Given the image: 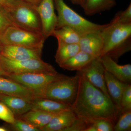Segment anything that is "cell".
<instances>
[{
    "mask_svg": "<svg viewBox=\"0 0 131 131\" xmlns=\"http://www.w3.org/2000/svg\"><path fill=\"white\" fill-rule=\"evenodd\" d=\"M79 76L76 97L71 107L77 116L87 120H107L115 125L121 112L110 98L91 84L85 76Z\"/></svg>",
    "mask_w": 131,
    "mask_h": 131,
    "instance_id": "1",
    "label": "cell"
},
{
    "mask_svg": "<svg viewBox=\"0 0 131 131\" xmlns=\"http://www.w3.org/2000/svg\"><path fill=\"white\" fill-rule=\"evenodd\" d=\"M58 13L56 28L68 26L73 28L82 36L91 32H101L108 24L100 25L84 18L70 7L64 0H54Z\"/></svg>",
    "mask_w": 131,
    "mask_h": 131,
    "instance_id": "2",
    "label": "cell"
},
{
    "mask_svg": "<svg viewBox=\"0 0 131 131\" xmlns=\"http://www.w3.org/2000/svg\"><path fill=\"white\" fill-rule=\"evenodd\" d=\"M79 76H65L51 82L35 93V97L46 98L72 106L77 94Z\"/></svg>",
    "mask_w": 131,
    "mask_h": 131,
    "instance_id": "3",
    "label": "cell"
},
{
    "mask_svg": "<svg viewBox=\"0 0 131 131\" xmlns=\"http://www.w3.org/2000/svg\"><path fill=\"white\" fill-rule=\"evenodd\" d=\"M5 10L14 26L42 33V24L36 6L21 0H16Z\"/></svg>",
    "mask_w": 131,
    "mask_h": 131,
    "instance_id": "4",
    "label": "cell"
},
{
    "mask_svg": "<svg viewBox=\"0 0 131 131\" xmlns=\"http://www.w3.org/2000/svg\"><path fill=\"white\" fill-rule=\"evenodd\" d=\"M0 69L8 76L28 73H58L53 66L42 59L14 61L2 55L0 56Z\"/></svg>",
    "mask_w": 131,
    "mask_h": 131,
    "instance_id": "5",
    "label": "cell"
},
{
    "mask_svg": "<svg viewBox=\"0 0 131 131\" xmlns=\"http://www.w3.org/2000/svg\"><path fill=\"white\" fill-rule=\"evenodd\" d=\"M45 40L42 33L30 31L13 26L6 29L0 36L1 45L19 46L33 49H42Z\"/></svg>",
    "mask_w": 131,
    "mask_h": 131,
    "instance_id": "6",
    "label": "cell"
},
{
    "mask_svg": "<svg viewBox=\"0 0 131 131\" xmlns=\"http://www.w3.org/2000/svg\"><path fill=\"white\" fill-rule=\"evenodd\" d=\"M101 34L104 42L101 57L131 40V23L119 24L112 19Z\"/></svg>",
    "mask_w": 131,
    "mask_h": 131,
    "instance_id": "7",
    "label": "cell"
},
{
    "mask_svg": "<svg viewBox=\"0 0 131 131\" xmlns=\"http://www.w3.org/2000/svg\"><path fill=\"white\" fill-rule=\"evenodd\" d=\"M65 76L58 73H28L9 75L6 78L26 87L35 94V92L51 82L63 78Z\"/></svg>",
    "mask_w": 131,
    "mask_h": 131,
    "instance_id": "8",
    "label": "cell"
},
{
    "mask_svg": "<svg viewBox=\"0 0 131 131\" xmlns=\"http://www.w3.org/2000/svg\"><path fill=\"white\" fill-rule=\"evenodd\" d=\"M105 71L99 58H95L77 71L84 75L91 84L100 90L108 98H111L106 86Z\"/></svg>",
    "mask_w": 131,
    "mask_h": 131,
    "instance_id": "9",
    "label": "cell"
},
{
    "mask_svg": "<svg viewBox=\"0 0 131 131\" xmlns=\"http://www.w3.org/2000/svg\"><path fill=\"white\" fill-rule=\"evenodd\" d=\"M37 9L42 26V33L45 39L52 36L56 28L57 15L54 0H42Z\"/></svg>",
    "mask_w": 131,
    "mask_h": 131,
    "instance_id": "10",
    "label": "cell"
},
{
    "mask_svg": "<svg viewBox=\"0 0 131 131\" xmlns=\"http://www.w3.org/2000/svg\"><path fill=\"white\" fill-rule=\"evenodd\" d=\"M42 49H33L27 47L1 44V55L14 61L41 59Z\"/></svg>",
    "mask_w": 131,
    "mask_h": 131,
    "instance_id": "11",
    "label": "cell"
},
{
    "mask_svg": "<svg viewBox=\"0 0 131 131\" xmlns=\"http://www.w3.org/2000/svg\"><path fill=\"white\" fill-rule=\"evenodd\" d=\"M80 50L95 58L101 57L104 42L101 32H91L83 35L79 43Z\"/></svg>",
    "mask_w": 131,
    "mask_h": 131,
    "instance_id": "12",
    "label": "cell"
},
{
    "mask_svg": "<svg viewBox=\"0 0 131 131\" xmlns=\"http://www.w3.org/2000/svg\"><path fill=\"white\" fill-rule=\"evenodd\" d=\"M99 58L105 70L113 75L122 82L129 84L130 83L131 64L119 65L107 55H103Z\"/></svg>",
    "mask_w": 131,
    "mask_h": 131,
    "instance_id": "13",
    "label": "cell"
},
{
    "mask_svg": "<svg viewBox=\"0 0 131 131\" xmlns=\"http://www.w3.org/2000/svg\"><path fill=\"white\" fill-rule=\"evenodd\" d=\"M0 94L19 96L32 101L35 94L18 83L3 77H0Z\"/></svg>",
    "mask_w": 131,
    "mask_h": 131,
    "instance_id": "14",
    "label": "cell"
},
{
    "mask_svg": "<svg viewBox=\"0 0 131 131\" xmlns=\"http://www.w3.org/2000/svg\"><path fill=\"white\" fill-rule=\"evenodd\" d=\"M77 118L72 108L64 110L55 115L49 124L42 128L40 131H65Z\"/></svg>",
    "mask_w": 131,
    "mask_h": 131,
    "instance_id": "15",
    "label": "cell"
},
{
    "mask_svg": "<svg viewBox=\"0 0 131 131\" xmlns=\"http://www.w3.org/2000/svg\"><path fill=\"white\" fill-rule=\"evenodd\" d=\"M0 101L5 104L15 118L32 110V101L19 96L0 94Z\"/></svg>",
    "mask_w": 131,
    "mask_h": 131,
    "instance_id": "16",
    "label": "cell"
},
{
    "mask_svg": "<svg viewBox=\"0 0 131 131\" xmlns=\"http://www.w3.org/2000/svg\"><path fill=\"white\" fill-rule=\"evenodd\" d=\"M105 77L106 86L110 98L116 107L121 112V102L125 83L105 70Z\"/></svg>",
    "mask_w": 131,
    "mask_h": 131,
    "instance_id": "17",
    "label": "cell"
},
{
    "mask_svg": "<svg viewBox=\"0 0 131 131\" xmlns=\"http://www.w3.org/2000/svg\"><path fill=\"white\" fill-rule=\"evenodd\" d=\"M57 114L42 110H31L16 118L25 121L40 130L47 125Z\"/></svg>",
    "mask_w": 131,
    "mask_h": 131,
    "instance_id": "18",
    "label": "cell"
},
{
    "mask_svg": "<svg viewBox=\"0 0 131 131\" xmlns=\"http://www.w3.org/2000/svg\"><path fill=\"white\" fill-rule=\"evenodd\" d=\"M32 110H42L55 114L72 108L71 106L68 104L46 98L36 97L32 101Z\"/></svg>",
    "mask_w": 131,
    "mask_h": 131,
    "instance_id": "19",
    "label": "cell"
},
{
    "mask_svg": "<svg viewBox=\"0 0 131 131\" xmlns=\"http://www.w3.org/2000/svg\"><path fill=\"white\" fill-rule=\"evenodd\" d=\"M95 59L94 57L80 50L78 53L59 65L64 69L69 71L81 70Z\"/></svg>",
    "mask_w": 131,
    "mask_h": 131,
    "instance_id": "20",
    "label": "cell"
},
{
    "mask_svg": "<svg viewBox=\"0 0 131 131\" xmlns=\"http://www.w3.org/2000/svg\"><path fill=\"white\" fill-rule=\"evenodd\" d=\"M116 4L115 0H85L83 9L87 16H93L110 10Z\"/></svg>",
    "mask_w": 131,
    "mask_h": 131,
    "instance_id": "21",
    "label": "cell"
},
{
    "mask_svg": "<svg viewBox=\"0 0 131 131\" xmlns=\"http://www.w3.org/2000/svg\"><path fill=\"white\" fill-rule=\"evenodd\" d=\"M57 41L58 47L55 58L59 65L74 56L80 51L79 44H68L60 40Z\"/></svg>",
    "mask_w": 131,
    "mask_h": 131,
    "instance_id": "22",
    "label": "cell"
},
{
    "mask_svg": "<svg viewBox=\"0 0 131 131\" xmlns=\"http://www.w3.org/2000/svg\"><path fill=\"white\" fill-rule=\"evenodd\" d=\"M52 36L57 40L68 44H78L82 36L73 28L68 26H64L57 28Z\"/></svg>",
    "mask_w": 131,
    "mask_h": 131,
    "instance_id": "23",
    "label": "cell"
},
{
    "mask_svg": "<svg viewBox=\"0 0 131 131\" xmlns=\"http://www.w3.org/2000/svg\"><path fill=\"white\" fill-rule=\"evenodd\" d=\"M131 130V110L121 112L114 126V131Z\"/></svg>",
    "mask_w": 131,
    "mask_h": 131,
    "instance_id": "24",
    "label": "cell"
},
{
    "mask_svg": "<svg viewBox=\"0 0 131 131\" xmlns=\"http://www.w3.org/2000/svg\"><path fill=\"white\" fill-rule=\"evenodd\" d=\"M121 106V113L131 110V86L129 83L124 84Z\"/></svg>",
    "mask_w": 131,
    "mask_h": 131,
    "instance_id": "25",
    "label": "cell"
},
{
    "mask_svg": "<svg viewBox=\"0 0 131 131\" xmlns=\"http://www.w3.org/2000/svg\"><path fill=\"white\" fill-rule=\"evenodd\" d=\"M12 130L16 131H40L28 122L20 119L15 118L13 124H10Z\"/></svg>",
    "mask_w": 131,
    "mask_h": 131,
    "instance_id": "26",
    "label": "cell"
},
{
    "mask_svg": "<svg viewBox=\"0 0 131 131\" xmlns=\"http://www.w3.org/2000/svg\"><path fill=\"white\" fill-rule=\"evenodd\" d=\"M93 124L91 121L78 117L73 124L65 131H87L88 127Z\"/></svg>",
    "mask_w": 131,
    "mask_h": 131,
    "instance_id": "27",
    "label": "cell"
},
{
    "mask_svg": "<svg viewBox=\"0 0 131 131\" xmlns=\"http://www.w3.org/2000/svg\"><path fill=\"white\" fill-rule=\"evenodd\" d=\"M0 119L8 124H13L15 120L14 114L5 104L0 101Z\"/></svg>",
    "mask_w": 131,
    "mask_h": 131,
    "instance_id": "28",
    "label": "cell"
},
{
    "mask_svg": "<svg viewBox=\"0 0 131 131\" xmlns=\"http://www.w3.org/2000/svg\"><path fill=\"white\" fill-rule=\"evenodd\" d=\"M115 22L121 24L131 23V4L125 11L118 12L113 19Z\"/></svg>",
    "mask_w": 131,
    "mask_h": 131,
    "instance_id": "29",
    "label": "cell"
},
{
    "mask_svg": "<svg viewBox=\"0 0 131 131\" xmlns=\"http://www.w3.org/2000/svg\"><path fill=\"white\" fill-rule=\"evenodd\" d=\"M14 26L8 16L6 10L0 6V36L6 29L11 26Z\"/></svg>",
    "mask_w": 131,
    "mask_h": 131,
    "instance_id": "30",
    "label": "cell"
},
{
    "mask_svg": "<svg viewBox=\"0 0 131 131\" xmlns=\"http://www.w3.org/2000/svg\"><path fill=\"white\" fill-rule=\"evenodd\" d=\"M97 131H114L113 125L111 122L105 119H96L92 121Z\"/></svg>",
    "mask_w": 131,
    "mask_h": 131,
    "instance_id": "31",
    "label": "cell"
},
{
    "mask_svg": "<svg viewBox=\"0 0 131 131\" xmlns=\"http://www.w3.org/2000/svg\"><path fill=\"white\" fill-rule=\"evenodd\" d=\"M16 0H0V6L7 9L12 6Z\"/></svg>",
    "mask_w": 131,
    "mask_h": 131,
    "instance_id": "32",
    "label": "cell"
},
{
    "mask_svg": "<svg viewBox=\"0 0 131 131\" xmlns=\"http://www.w3.org/2000/svg\"><path fill=\"white\" fill-rule=\"evenodd\" d=\"M74 5L80 6L83 8L85 5V0H69Z\"/></svg>",
    "mask_w": 131,
    "mask_h": 131,
    "instance_id": "33",
    "label": "cell"
},
{
    "mask_svg": "<svg viewBox=\"0 0 131 131\" xmlns=\"http://www.w3.org/2000/svg\"><path fill=\"white\" fill-rule=\"evenodd\" d=\"M21 1L37 6L40 4L42 0H21Z\"/></svg>",
    "mask_w": 131,
    "mask_h": 131,
    "instance_id": "34",
    "label": "cell"
},
{
    "mask_svg": "<svg viewBox=\"0 0 131 131\" xmlns=\"http://www.w3.org/2000/svg\"><path fill=\"white\" fill-rule=\"evenodd\" d=\"M7 75L6 73H4L3 71L0 69V77H7Z\"/></svg>",
    "mask_w": 131,
    "mask_h": 131,
    "instance_id": "35",
    "label": "cell"
},
{
    "mask_svg": "<svg viewBox=\"0 0 131 131\" xmlns=\"http://www.w3.org/2000/svg\"><path fill=\"white\" fill-rule=\"evenodd\" d=\"M7 129L3 127H0V131H7Z\"/></svg>",
    "mask_w": 131,
    "mask_h": 131,
    "instance_id": "36",
    "label": "cell"
},
{
    "mask_svg": "<svg viewBox=\"0 0 131 131\" xmlns=\"http://www.w3.org/2000/svg\"><path fill=\"white\" fill-rule=\"evenodd\" d=\"M1 55V44L0 43V56Z\"/></svg>",
    "mask_w": 131,
    "mask_h": 131,
    "instance_id": "37",
    "label": "cell"
}]
</instances>
